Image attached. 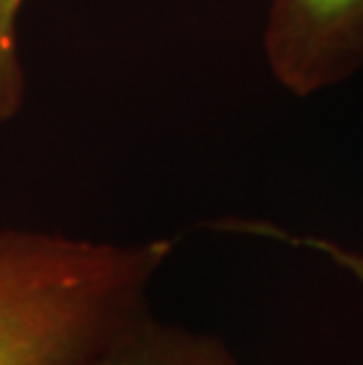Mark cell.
<instances>
[{"instance_id": "1", "label": "cell", "mask_w": 363, "mask_h": 365, "mask_svg": "<svg viewBox=\"0 0 363 365\" xmlns=\"http://www.w3.org/2000/svg\"><path fill=\"white\" fill-rule=\"evenodd\" d=\"M175 240L0 227V365H81L151 312Z\"/></svg>"}, {"instance_id": "2", "label": "cell", "mask_w": 363, "mask_h": 365, "mask_svg": "<svg viewBox=\"0 0 363 365\" xmlns=\"http://www.w3.org/2000/svg\"><path fill=\"white\" fill-rule=\"evenodd\" d=\"M265 57L295 97L352 78L363 68V0H272Z\"/></svg>"}, {"instance_id": "3", "label": "cell", "mask_w": 363, "mask_h": 365, "mask_svg": "<svg viewBox=\"0 0 363 365\" xmlns=\"http://www.w3.org/2000/svg\"><path fill=\"white\" fill-rule=\"evenodd\" d=\"M81 365H241L234 349L215 332L160 321L153 312L137 318L102 351Z\"/></svg>"}, {"instance_id": "4", "label": "cell", "mask_w": 363, "mask_h": 365, "mask_svg": "<svg viewBox=\"0 0 363 365\" xmlns=\"http://www.w3.org/2000/svg\"><path fill=\"white\" fill-rule=\"evenodd\" d=\"M26 0H0V125L19 115L26 76L19 54V17Z\"/></svg>"}, {"instance_id": "5", "label": "cell", "mask_w": 363, "mask_h": 365, "mask_svg": "<svg viewBox=\"0 0 363 365\" xmlns=\"http://www.w3.org/2000/svg\"><path fill=\"white\" fill-rule=\"evenodd\" d=\"M220 229L224 231H234V234H245V236H257V238H272L276 243H285L290 247H302V250L316 252L321 257H326L328 262H333L337 269H342L344 274H349L357 285L363 290V250L357 247L342 245L337 240L323 238V236H312V234H292L285 231L276 224L269 222H236L229 220L220 224Z\"/></svg>"}]
</instances>
